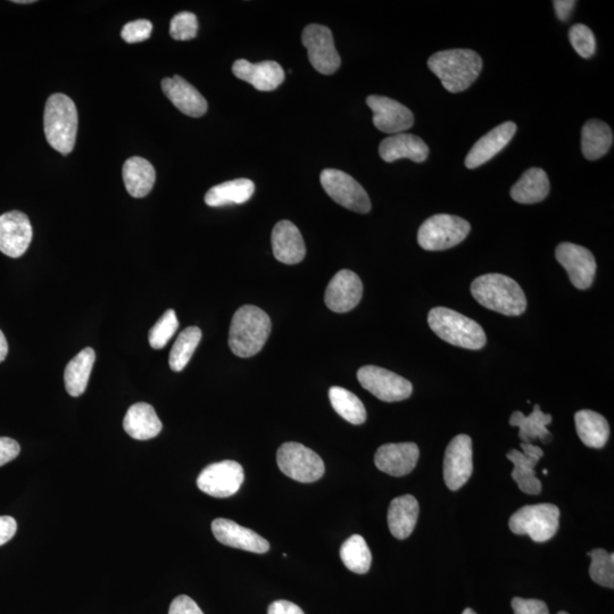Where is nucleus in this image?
<instances>
[{
    "instance_id": "obj_1",
    "label": "nucleus",
    "mask_w": 614,
    "mask_h": 614,
    "mask_svg": "<svg viewBox=\"0 0 614 614\" xmlns=\"http://www.w3.org/2000/svg\"><path fill=\"white\" fill-rule=\"evenodd\" d=\"M428 66L447 91L458 94L478 79L483 70V60L471 49H448L431 56Z\"/></svg>"
},
{
    "instance_id": "obj_2",
    "label": "nucleus",
    "mask_w": 614,
    "mask_h": 614,
    "mask_svg": "<svg viewBox=\"0 0 614 614\" xmlns=\"http://www.w3.org/2000/svg\"><path fill=\"white\" fill-rule=\"evenodd\" d=\"M471 294L488 310L518 317L527 309L524 290L510 277L500 273L478 277L471 284Z\"/></svg>"
},
{
    "instance_id": "obj_3",
    "label": "nucleus",
    "mask_w": 614,
    "mask_h": 614,
    "mask_svg": "<svg viewBox=\"0 0 614 614\" xmlns=\"http://www.w3.org/2000/svg\"><path fill=\"white\" fill-rule=\"evenodd\" d=\"M271 334L269 315L260 307L245 305L231 321L229 346L239 358H251L261 352Z\"/></svg>"
},
{
    "instance_id": "obj_4",
    "label": "nucleus",
    "mask_w": 614,
    "mask_h": 614,
    "mask_svg": "<svg viewBox=\"0 0 614 614\" xmlns=\"http://www.w3.org/2000/svg\"><path fill=\"white\" fill-rule=\"evenodd\" d=\"M45 136L48 144L62 155H69L76 145L78 111L69 96L54 94L48 98L44 114Z\"/></svg>"
},
{
    "instance_id": "obj_5",
    "label": "nucleus",
    "mask_w": 614,
    "mask_h": 614,
    "mask_svg": "<svg viewBox=\"0 0 614 614\" xmlns=\"http://www.w3.org/2000/svg\"><path fill=\"white\" fill-rule=\"evenodd\" d=\"M428 323L431 330L448 344L474 351L486 345L485 331L476 321L446 307L431 310Z\"/></svg>"
},
{
    "instance_id": "obj_6",
    "label": "nucleus",
    "mask_w": 614,
    "mask_h": 614,
    "mask_svg": "<svg viewBox=\"0 0 614 614\" xmlns=\"http://www.w3.org/2000/svg\"><path fill=\"white\" fill-rule=\"evenodd\" d=\"M560 510L549 503L526 505L510 518L513 534L528 535L536 543H545L558 533Z\"/></svg>"
},
{
    "instance_id": "obj_7",
    "label": "nucleus",
    "mask_w": 614,
    "mask_h": 614,
    "mask_svg": "<svg viewBox=\"0 0 614 614\" xmlns=\"http://www.w3.org/2000/svg\"><path fill=\"white\" fill-rule=\"evenodd\" d=\"M471 230L470 223L455 215L437 214L422 223L418 243L426 251H445L459 245Z\"/></svg>"
},
{
    "instance_id": "obj_8",
    "label": "nucleus",
    "mask_w": 614,
    "mask_h": 614,
    "mask_svg": "<svg viewBox=\"0 0 614 614\" xmlns=\"http://www.w3.org/2000/svg\"><path fill=\"white\" fill-rule=\"evenodd\" d=\"M277 462L281 472L298 483H314L325 475V463L320 456L300 443L282 444Z\"/></svg>"
},
{
    "instance_id": "obj_9",
    "label": "nucleus",
    "mask_w": 614,
    "mask_h": 614,
    "mask_svg": "<svg viewBox=\"0 0 614 614\" xmlns=\"http://www.w3.org/2000/svg\"><path fill=\"white\" fill-rule=\"evenodd\" d=\"M325 192L340 206L356 213H368L371 201L367 192L354 178L343 171L326 169L321 173Z\"/></svg>"
},
{
    "instance_id": "obj_10",
    "label": "nucleus",
    "mask_w": 614,
    "mask_h": 614,
    "mask_svg": "<svg viewBox=\"0 0 614 614\" xmlns=\"http://www.w3.org/2000/svg\"><path fill=\"white\" fill-rule=\"evenodd\" d=\"M358 379L364 389L384 402L404 401L413 392V386L408 379L375 365L361 368Z\"/></svg>"
},
{
    "instance_id": "obj_11",
    "label": "nucleus",
    "mask_w": 614,
    "mask_h": 614,
    "mask_svg": "<svg viewBox=\"0 0 614 614\" xmlns=\"http://www.w3.org/2000/svg\"><path fill=\"white\" fill-rule=\"evenodd\" d=\"M245 480L244 469L236 461H222L206 467L197 478L201 491L217 499L238 493Z\"/></svg>"
},
{
    "instance_id": "obj_12",
    "label": "nucleus",
    "mask_w": 614,
    "mask_h": 614,
    "mask_svg": "<svg viewBox=\"0 0 614 614\" xmlns=\"http://www.w3.org/2000/svg\"><path fill=\"white\" fill-rule=\"evenodd\" d=\"M303 45L315 70L321 74H334L340 68V56L335 47L333 32L320 24H310L302 35Z\"/></svg>"
},
{
    "instance_id": "obj_13",
    "label": "nucleus",
    "mask_w": 614,
    "mask_h": 614,
    "mask_svg": "<svg viewBox=\"0 0 614 614\" xmlns=\"http://www.w3.org/2000/svg\"><path fill=\"white\" fill-rule=\"evenodd\" d=\"M474 472V452L468 435H459L452 439L445 451L444 479L451 491H459L468 483Z\"/></svg>"
},
{
    "instance_id": "obj_14",
    "label": "nucleus",
    "mask_w": 614,
    "mask_h": 614,
    "mask_svg": "<svg viewBox=\"0 0 614 614\" xmlns=\"http://www.w3.org/2000/svg\"><path fill=\"white\" fill-rule=\"evenodd\" d=\"M367 104L373 113V124L381 132L398 135L412 128L414 123L412 112L394 99L372 95L367 98Z\"/></svg>"
},
{
    "instance_id": "obj_15",
    "label": "nucleus",
    "mask_w": 614,
    "mask_h": 614,
    "mask_svg": "<svg viewBox=\"0 0 614 614\" xmlns=\"http://www.w3.org/2000/svg\"><path fill=\"white\" fill-rule=\"evenodd\" d=\"M555 256L567 270L572 285L582 290L593 285L596 261L591 251L583 246L562 243L555 251Z\"/></svg>"
},
{
    "instance_id": "obj_16",
    "label": "nucleus",
    "mask_w": 614,
    "mask_h": 614,
    "mask_svg": "<svg viewBox=\"0 0 614 614\" xmlns=\"http://www.w3.org/2000/svg\"><path fill=\"white\" fill-rule=\"evenodd\" d=\"M33 230L26 214L20 211L0 215V252L19 259L32 242Z\"/></svg>"
},
{
    "instance_id": "obj_17",
    "label": "nucleus",
    "mask_w": 614,
    "mask_h": 614,
    "mask_svg": "<svg viewBox=\"0 0 614 614\" xmlns=\"http://www.w3.org/2000/svg\"><path fill=\"white\" fill-rule=\"evenodd\" d=\"M362 295L363 285L360 277L353 271L342 270L329 282L325 302L331 311L346 313L359 305Z\"/></svg>"
},
{
    "instance_id": "obj_18",
    "label": "nucleus",
    "mask_w": 614,
    "mask_h": 614,
    "mask_svg": "<svg viewBox=\"0 0 614 614\" xmlns=\"http://www.w3.org/2000/svg\"><path fill=\"white\" fill-rule=\"evenodd\" d=\"M522 452L512 450L506 456L513 463L512 478L516 481L520 491L529 495H538L542 492V483L536 477L535 467L543 458L541 447L530 443L521 444Z\"/></svg>"
},
{
    "instance_id": "obj_19",
    "label": "nucleus",
    "mask_w": 614,
    "mask_h": 614,
    "mask_svg": "<svg viewBox=\"0 0 614 614\" xmlns=\"http://www.w3.org/2000/svg\"><path fill=\"white\" fill-rule=\"evenodd\" d=\"M212 531L221 544L235 547V549L257 554L267 553L270 544L255 531L239 526L235 521L228 519H215L212 522Z\"/></svg>"
},
{
    "instance_id": "obj_20",
    "label": "nucleus",
    "mask_w": 614,
    "mask_h": 614,
    "mask_svg": "<svg viewBox=\"0 0 614 614\" xmlns=\"http://www.w3.org/2000/svg\"><path fill=\"white\" fill-rule=\"evenodd\" d=\"M420 451L417 444H386L378 448L375 463L380 471L393 477H403L417 467Z\"/></svg>"
},
{
    "instance_id": "obj_21",
    "label": "nucleus",
    "mask_w": 614,
    "mask_h": 614,
    "mask_svg": "<svg viewBox=\"0 0 614 614\" xmlns=\"http://www.w3.org/2000/svg\"><path fill=\"white\" fill-rule=\"evenodd\" d=\"M516 132L517 126L513 122H505L501 126L489 131L487 135L481 137L474 147L471 148L467 155L466 167L471 170L477 169L491 161L493 157L501 153L510 144Z\"/></svg>"
},
{
    "instance_id": "obj_22",
    "label": "nucleus",
    "mask_w": 614,
    "mask_h": 614,
    "mask_svg": "<svg viewBox=\"0 0 614 614\" xmlns=\"http://www.w3.org/2000/svg\"><path fill=\"white\" fill-rule=\"evenodd\" d=\"M232 73L239 80L248 82L260 91L277 89L285 80V71L277 62L267 61L253 64L246 60H238L232 65Z\"/></svg>"
},
{
    "instance_id": "obj_23",
    "label": "nucleus",
    "mask_w": 614,
    "mask_h": 614,
    "mask_svg": "<svg viewBox=\"0 0 614 614\" xmlns=\"http://www.w3.org/2000/svg\"><path fill=\"white\" fill-rule=\"evenodd\" d=\"M162 89L177 109L192 118H201L207 112V102L201 93L184 78L174 76L162 81Z\"/></svg>"
},
{
    "instance_id": "obj_24",
    "label": "nucleus",
    "mask_w": 614,
    "mask_h": 614,
    "mask_svg": "<svg viewBox=\"0 0 614 614\" xmlns=\"http://www.w3.org/2000/svg\"><path fill=\"white\" fill-rule=\"evenodd\" d=\"M273 255L285 264L301 263L306 254V247L301 231L290 221H280L272 231Z\"/></svg>"
},
{
    "instance_id": "obj_25",
    "label": "nucleus",
    "mask_w": 614,
    "mask_h": 614,
    "mask_svg": "<svg viewBox=\"0 0 614 614\" xmlns=\"http://www.w3.org/2000/svg\"><path fill=\"white\" fill-rule=\"evenodd\" d=\"M379 154L381 159L387 163L402 159L422 163L428 159L429 147L418 136L398 134L381 141Z\"/></svg>"
},
{
    "instance_id": "obj_26",
    "label": "nucleus",
    "mask_w": 614,
    "mask_h": 614,
    "mask_svg": "<svg viewBox=\"0 0 614 614\" xmlns=\"http://www.w3.org/2000/svg\"><path fill=\"white\" fill-rule=\"evenodd\" d=\"M123 428L137 441H148L159 436L163 426L152 405L137 403L130 406L123 420Z\"/></svg>"
},
{
    "instance_id": "obj_27",
    "label": "nucleus",
    "mask_w": 614,
    "mask_h": 614,
    "mask_svg": "<svg viewBox=\"0 0 614 614\" xmlns=\"http://www.w3.org/2000/svg\"><path fill=\"white\" fill-rule=\"evenodd\" d=\"M419 503L412 495H403L393 500L388 509V527L397 539L411 536L419 518Z\"/></svg>"
},
{
    "instance_id": "obj_28",
    "label": "nucleus",
    "mask_w": 614,
    "mask_h": 614,
    "mask_svg": "<svg viewBox=\"0 0 614 614\" xmlns=\"http://www.w3.org/2000/svg\"><path fill=\"white\" fill-rule=\"evenodd\" d=\"M122 176L128 193L135 198H144L151 193L156 180L153 165L137 156L124 163Z\"/></svg>"
},
{
    "instance_id": "obj_29",
    "label": "nucleus",
    "mask_w": 614,
    "mask_h": 614,
    "mask_svg": "<svg viewBox=\"0 0 614 614\" xmlns=\"http://www.w3.org/2000/svg\"><path fill=\"white\" fill-rule=\"evenodd\" d=\"M96 353L87 347L66 365L64 383L66 392L73 397H79L86 392L91 370L94 368Z\"/></svg>"
},
{
    "instance_id": "obj_30",
    "label": "nucleus",
    "mask_w": 614,
    "mask_h": 614,
    "mask_svg": "<svg viewBox=\"0 0 614 614\" xmlns=\"http://www.w3.org/2000/svg\"><path fill=\"white\" fill-rule=\"evenodd\" d=\"M255 185L252 180L237 179L212 187L205 195V203L211 207L244 204L252 198Z\"/></svg>"
},
{
    "instance_id": "obj_31",
    "label": "nucleus",
    "mask_w": 614,
    "mask_h": 614,
    "mask_svg": "<svg viewBox=\"0 0 614 614\" xmlns=\"http://www.w3.org/2000/svg\"><path fill=\"white\" fill-rule=\"evenodd\" d=\"M552 422L551 414H545L541 406L535 405L533 413L525 416L522 412H513L510 418V425L519 428V437L522 442L530 443L534 439H541L544 443L552 441V434L547 426Z\"/></svg>"
},
{
    "instance_id": "obj_32",
    "label": "nucleus",
    "mask_w": 614,
    "mask_h": 614,
    "mask_svg": "<svg viewBox=\"0 0 614 614\" xmlns=\"http://www.w3.org/2000/svg\"><path fill=\"white\" fill-rule=\"evenodd\" d=\"M550 193V181L544 170L533 168L524 173L511 189L513 201L535 204L544 201Z\"/></svg>"
},
{
    "instance_id": "obj_33",
    "label": "nucleus",
    "mask_w": 614,
    "mask_h": 614,
    "mask_svg": "<svg viewBox=\"0 0 614 614\" xmlns=\"http://www.w3.org/2000/svg\"><path fill=\"white\" fill-rule=\"evenodd\" d=\"M577 434L586 446L602 448L608 443L610 427L607 419L600 413L583 410L575 416Z\"/></svg>"
},
{
    "instance_id": "obj_34",
    "label": "nucleus",
    "mask_w": 614,
    "mask_h": 614,
    "mask_svg": "<svg viewBox=\"0 0 614 614\" xmlns=\"http://www.w3.org/2000/svg\"><path fill=\"white\" fill-rule=\"evenodd\" d=\"M613 144V132L607 123L591 120L582 130V151L588 161L607 155Z\"/></svg>"
},
{
    "instance_id": "obj_35",
    "label": "nucleus",
    "mask_w": 614,
    "mask_h": 614,
    "mask_svg": "<svg viewBox=\"0 0 614 614\" xmlns=\"http://www.w3.org/2000/svg\"><path fill=\"white\" fill-rule=\"evenodd\" d=\"M329 400L339 416L352 425H362L367 420V410H365L360 398L347 389L331 387L329 389Z\"/></svg>"
},
{
    "instance_id": "obj_36",
    "label": "nucleus",
    "mask_w": 614,
    "mask_h": 614,
    "mask_svg": "<svg viewBox=\"0 0 614 614\" xmlns=\"http://www.w3.org/2000/svg\"><path fill=\"white\" fill-rule=\"evenodd\" d=\"M340 559L355 574L364 575L371 568L372 555L367 542L360 535L347 539L340 549Z\"/></svg>"
},
{
    "instance_id": "obj_37",
    "label": "nucleus",
    "mask_w": 614,
    "mask_h": 614,
    "mask_svg": "<svg viewBox=\"0 0 614 614\" xmlns=\"http://www.w3.org/2000/svg\"><path fill=\"white\" fill-rule=\"evenodd\" d=\"M202 339V330L198 327H188L178 336L174 343L169 364L173 371L180 372L187 367Z\"/></svg>"
},
{
    "instance_id": "obj_38",
    "label": "nucleus",
    "mask_w": 614,
    "mask_h": 614,
    "mask_svg": "<svg viewBox=\"0 0 614 614\" xmlns=\"http://www.w3.org/2000/svg\"><path fill=\"white\" fill-rule=\"evenodd\" d=\"M592 559L589 576L593 582L603 587H614V555L603 549H596L588 554Z\"/></svg>"
},
{
    "instance_id": "obj_39",
    "label": "nucleus",
    "mask_w": 614,
    "mask_h": 614,
    "mask_svg": "<svg viewBox=\"0 0 614 614\" xmlns=\"http://www.w3.org/2000/svg\"><path fill=\"white\" fill-rule=\"evenodd\" d=\"M179 328V321L176 312L168 310L162 315V318L156 322V325L149 331V345L154 350H162L168 345L174 334Z\"/></svg>"
},
{
    "instance_id": "obj_40",
    "label": "nucleus",
    "mask_w": 614,
    "mask_h": 614,
    "mask_svg": "<svg viewBox=\"0 0 614 614\" xmlns=\"http://www.w3.org/2000/svg\"><path fill=\"white\" fill-rule=\"evenodd\" d=\"M569 40L579 56L591 58L596 51L594 33L585 24H576L569 31Z\"/></svg>"
},
{
    "instance_id": "obj_41",
    "label": "nucleus",
    "mask_w": 614,
    "mask_h": 614,
    "mask_svg": "<svg viewBox=\"0 0 614 614\" xmlns=\"http://www.w3.org/2000/svg\"><path fill=\"white\" fill-rule=\"evenodd\" d=\"M198 21L196 15L181 12L174 16L170 24V35L174 40L187 41L197 36Z\"/></svg>"
},
{
    "instance_id": "obj_42",
    "label": "nucleus",
    "mask_w": 614,
    "mask_h": 614,
    "mask_svg": "<svg viewBox=\"0 0 614 614\" xmlns=\"http://www.w3.org/2000/svg\"><path fill=\"white\" fill-rule=\"evenodd\" d=\"M153 24L148 20H136L126 24L121 32V37L128 44H137L151 37Z\"/></svg>"
},
{
    "instance_id": "obj_43",
    "label": "nucleus",
    "mask_w": 614,
    "mask_h": 614,
    "mask_svg": "<svg viewBox=\"0 0 614 614\" xmlns=\"http://www.w3.org/2000/svg\"><path fill=\"white\" fill-rule=\"evenodd\" d=\"M512 609L514 614H550L545 602L534 599H521V597H514Z\"/></svg>"
},
{
    "instance_id": "obj_44",
    "label": "nucleus",
    "mask_w": 614,
    "mask_h": 614,
    "mask_svg": "<svg viewBox=\"0 0 614 614\" xmlns=\"http://www.w3.org/2000/svg\"><path fill=\"white\" fill-rule=\"evenodd\" d=\"M21 447L12 438L0 437V467L18 458Z\"/></svg>"
},
{
    "instance_id": "obj_45",
    "label": "nucleus",
    "mask_w": 614,
    "mask_h": 614,
    "mask_svg": "<svg viewBox=\"0 0 614 614\" xmlns=\"http://www.w3.org/2000/svg\"><path fill=\"white\" fill-rule=\"evenodd\" d=\"M169 614H204L196 602L187 595L176 597L171 603Z\"/></svg>"
},
{
    "instance_id": "obj_46",
    "label": "nucleus",
    "mask_w": 614,
    "mask_h": 614,
    "mask_svg": "<svg viewBox=\"0 0 614 614\" xmlns=\"http://www.w3.org/2000/svg\"><path fill=\"white\" fill-rule=\"evenodd\" d=\"M18 524L12 517H0V546L8 543L15 536Z\"/></svg>"
},
{
    "instance_id": "obj_47",
    "label": "nucleus",
    "mask_w": 614,
    "mask_h": 614,
    "mask_svg": "<svg viewBox=\"0 0 614 614\" xmlns=\"http://www.w3.org/2000/svg\"><path fill=\"white\" fill-rule=\"evenodd\" d=\"M268 614H305L303 610L293 602L279 600L273 602L268 610Z\"/></svg>"
},
{
    "instance_id": "obj_48",
    "label": "nucleus",
    "mask_w": 614,
    "mask_h": 614,
    "mask_svg": "<svg viewBox=\"0 0 614 614\" xmlns=\"http://www.w3.org/2000/svg\"><path fill=\"white\" fill-rule=\"evenodd\" d=\"M577 2L575 0H557L554 2V10L557 12L560 21H567L570 18L571 12L574 11Z\"/></svg>"
},
{
    "instance_id": "obj_49",
    "label": "nucleus",
    "mask_w": 614,
    "mask_h": 614,
    "mask_svg": "<svg viewBox=\"0 0 614 614\" xmlns=\"http://www.w3.org/2000/svg\"><path fill=\"white\" fill-rule=\"evenodd\" d=\"M8 354V344L3 331L0 330V363L4 362Z\"/></svg>"
},
{
    "instance_id": "obj_50",
    "label": "nucleus",
    "mask_w": 614,
    "mask_h": 614,
    "mask_svg": "<svg viewBox=\"0 0 614 614\" xmlns=\"http://www.w3.org/2000/svg\"><path fill=\"white\" fill-rule=\"evenodd\" d=\"M16 4H31V3H35L33 2V0H20V2H18V0H15Z\"/></svg>"
},
{
    "instance_id": "obj_51",
    "label": "nucleus",
    "mask_w": 614,
    "mask_h": 614,
    "mask_svg": "<svg viewBox=\"0 0 614 614\" xmlns=\"http://www.w3.org/2000/svg\"><path fill=\"white\" fill-rule=\"evenodd\" d=\"M462 614H477V613L474 610H472V609H466V610L463 611Z\"/></svg>"
},
{
    "instance_id": "obj_52",
    "label": "nucleus",
    "mask_w": 614,
    "mask_h": 614,
    "mask_svg": "<svg viewBox=\"0 0 614 614\" xmlns=\"http://www.w3.org/2000/svg\"><path fill=\"white\" fill-rule=\"evenodd\" d=\"M558 614H569V613H568V612H566V611H561V612H559Z\"/></svg>"
}]
</instances>
